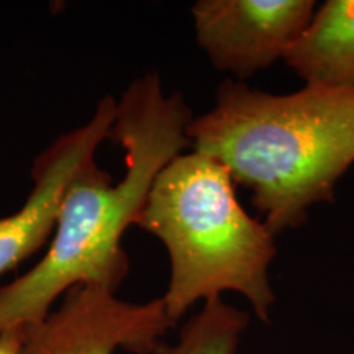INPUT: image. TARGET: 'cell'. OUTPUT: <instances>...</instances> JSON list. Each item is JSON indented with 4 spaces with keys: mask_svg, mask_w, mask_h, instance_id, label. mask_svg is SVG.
Returning <instances> with one entry per match:
<instances>
[{
    "mask_svg": "<svg viewBox=\"0 0 354 354\" xmlns=\"http://www.w3.org/2000/svg\"><path fill=\"white\" fill-rule=\"evenodd\" d=\"M192 118L183 95H167L156 73L125 88L109 136L125 151V176L113 184L95 161L73 180L46 253L0 287V335L43 322L56 300L76 287L117 294L130 272L123 234L138 221L162 167L192 148Z\"/></svg>",
    "mask_w": 354,
    "mask_h": 354,
    "instance_id": "cell-1",
    "label": "cell"
},
{
    "mask_svg": "<svg viewBox=\"0 0 354 354\" xmlns=\"http://www.w3.org/2000/svg\"><path fill=\"white\" fill-rule=\"evenodd\" d=\"M189 138L192 151L251 190L276 236L300 227L310 207L333 201L354 165V94L305 86L274 95L225 79L214 109L192 118Z\"/></svg>",
    "mask_w": 354,
    "mask_h": 354,
    "instance_id": "cell-2",
    "label": "cell"
},
{
    "mask_svg": "<svg viewBox=\"0 0 354 354\" xmlns=\"http://www.w3.org/2000/svg\"><path fill=\"white\" fill-rule=\"evenodd\" d=\"M228 169L205 154L183 153L162 167L136 227L162 243L169 284L162 295L172 325L198 302L238 292L261 322L276 295L269 266L277 248L271 230L238 202Z\"/></svg>",
    "mask_w": 354,
    "mask_h": 354,
    "instance_id": "cell-3",
    "label": "cell"
},
{
    "mask_svg": "<svg viewBox=\"0 0 354 354\" xmlns=\"http://www.w3.org/2000/svg\"><path fill=\"white\" fill-rule=\"evenodd\" d=\"M172 326L161 297L131 304L82 286L43 322L21 328L19 354H153Z\"/></svg>",
    "mask_w": 354,
    "mask_h": 354,
    "instance_id": "cell-4",
    "label": "cell"
},
{
    "mask_svg": "<svg viewBox=\"0 0 354 354\" xmlns=\"http://www.w3.org/2000/svg\"><path fill=\"white\" fill-rule=\"evenodd\" d=\"M315 10L313 0H198L192 19L214 68L243 82L284 59Z\"/></svg>",
    "mask_w": 354,
    "mask_h": 354,
    "instance_id": "cell-5",
    "label": "cell"
},
{
    "mask_svg": "<svg viewBox=\"0 0 354 354\" xmlns=\"http://www.w3.org/2000/svg\"><path fill=\"white\" fill-rule=\"evenodd\" d=\"M115 112L117 100L102 97L91 120L61 135L35 159L28 198L17 212L0 216V276L50 245L66 192L95 162L97 149L110 136Z\"/></svg>",
    "mask_w": 354,
    "mask_h": 354,
    "instance_id": "cell-6",
    "label": "cell"
},
{
    "mask_svg": "<svg viewBox=\"0 0 354 354\" xmlns=\"http://www.w3.org/2000/svg\"><path fill=\"white\" fill-rule=\"evenodd\" d=\"M305 86L354 94V0H328L284 56Z\"/></svg>",
    "mask_w": 354,
    "mask_h": 354,
    "instance_id": "cell-7",
    "label": "cell"
},
{
    "mask_svg": "<svg viewBox=\"0 0 354 354\" xmlns=\"http://www.w3.org/2000/svg\"><path fill=\"white\" fill-rule=\"evenodd\" d=\"M250 320L221 297L210 299L189 318L174 344L162 342L153 354H238Z\"/></svg>",
    "mask_w": 354,
    "mask_h": 354,
    "instance_id": "cell-8",
    "label": "cell"
},
{
    "mask_svg": "<svg viewBox=\"0 0 354 354\" xmlns=\"http://www.w3.org/2000/svg\"><path fill=\"white\" fill-rule=\"evenodd\" d=\"M21 343V328L6 331L0 335V354H19Z\"/></svg>",
    "mask_w": 354,
    "mask_h": 354,
    "instance_id": "cell-9",
    "label": "cell"
}]
</instances>
